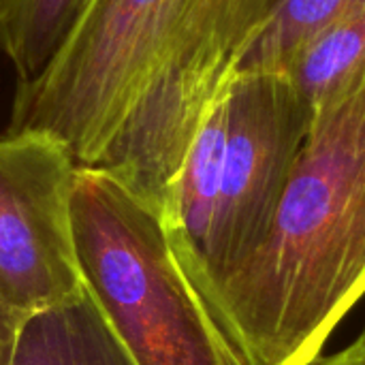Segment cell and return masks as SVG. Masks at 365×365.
Listing matches in <instances>:
<instances>
[{
    "label": "cell",
    "mask_w": 365,
    "mask_h": 365,
    "mask_svg": "<svg viewBox=\"0 0 365 365\" xmlns=\"http://www.w3.org/2000/svg\"><path fill=\"white\" fill-rule=\"evenodd\" d=\"M75 171L49 135H0V304L19 317L83 291L71 225Z\"/></svg>",
    "instance_id": "5b68a950"
},
{
    "label": "cell",
    "mask_w": 365,
    "mask_h": 365,
    "mask_svg": "<svg viewBox=\"0 0 365 365\" xmlns=\"http://www.w3.org/2000/svg\"><path fill=\"white\" fill-rule=\"evenodd\" d=\"M365 295V77L310 115L272 227L207 304L248 365H310Z\"/></svg>",
    "instance_id": "7a4b0ae2"
},
{
    "label": "cell",
    "mask_w": 365,
    "mask_h": 365,
    "mask_svg": "<svg viewBox=\"0 0 365 365\" xmlns=\"http://www.w3.org/2000/svg\"><path fill=\"white\" fill-rule=\"evenodd\" d=\"M280 0H92L4 133H43L160 220L186 150Z\"/></svg>",
    "instance_id": "6da1fadb"
},
{
    "label": "cell",
    "mask_w": 365,
    "mask_h": 365,
    "mask_svg": "<svg viewBox=\"0 0 365 365\" xmlns=\"http://www.w3.org/2000/svg\"><path fill=\"white\" fill-rule=\"evenodd\" d=\"M310 365H365V329L349 346L334 355H319Z\"/></svg>",
    "instance_id": "8fae6325"
},
{
    "label": "cell",
    "mask_w": 365,
    "mask_h": 365,
    "mask_svg": "<svg viewBox=\"0 0 365 365\" xmlns=\"http://www.w3.org/2000/svg\"><path fill=\"white\" fill-rule=\"evenodd\" d=\"M225 103L227 139L214 199L199 235L175 255L205 306L265 240L310 126L287 73L237 71Z\"/></svg>",
    "instance_id": "277c9868"
},
{
    "label": "cell",
    "mask_w": 365,
    "mask_h": 365,
    "mask_svg": "<svg viewBox=\"0 0 365 365\" xmlns=\"http://www.w3.org/2000/svg\"><path fill=\"white\" fill-rule=\"evenodd\" d=\"M13 365H135L86 289L21 319Z\"/></svg>",
    "instance_id": "8992f818"
},
{
    "label": "cell",
    "mask_w": 365,
    "mask_h": 365,
    "mask_svg": "<svg viewBox=\"0 0 365 365\" xmlns=\"http://www.w3.org/2000/svg\"><path fill=\"white\" fill-rule=\"evenodd\" d=\"M287 75L299 90L310 115L353 90L365 77V6L308 41Z\"/></svg>",
    "instance_id": "52a82bcc"
},
{
    "label": "cell",
    "mask_w": 365,
    "mask_h": 365,
    "mask_svg": "<svg viewBox=\"0 0 365 365\" xmlns=\"http://www.w3.org/2000/svg\"><path fill=\"white\" fill-rule=\"evenodd\" d=\"M92 0H0V53L17 81L38 77Z\"/></svg>",
    "instance_id": "ba28073f"
},
{
    "label": "cell",
    "mask_w": 365,
    "mask_h": 365,
    "mask_svg": "<svg viewBox=\"0 0 365 365\" xmlns=\"http://www.w3.org/2000/svg\"><path fill=\"white\" fill-rule=\"evenodd\" d=\"M364 6L365 0H280L237 71L287 73L308 41Z\"/></svg>",
    "instance_id": "9c48e42d"
},
{
    "label": "cell",
    "mask_w": 365,
    "mask_h": 365,
    "mask_svg": "<svg viewBox=\"0 0 365 365\" xmlns=\"http://www.w3.org/2000/svg\"><path fill=\"white\" fill-rule=\"evenodd\" d=\"M81 284L135 365H248L182 272L160 216L122 182L77 167L71 195Z\"/></svg>",
    "instance_id": "3957f363"
},
{
    "label": "cell",
    "mask_w": 365,
    "mask_h": 365,
    "mask_svg": "<svg viewBox=\"0 0 365 365\" xmlns=\"http://www.w3.org/2000/svg\"><path fill=\"white\" fill-rule=\"evenodd\" d=\"M21 319L24 317L15 314L13 310L0 304V365H13L15 342H17Z\"/></svg>",
    "instance_id": "30bf717a"
}]
</instances>
